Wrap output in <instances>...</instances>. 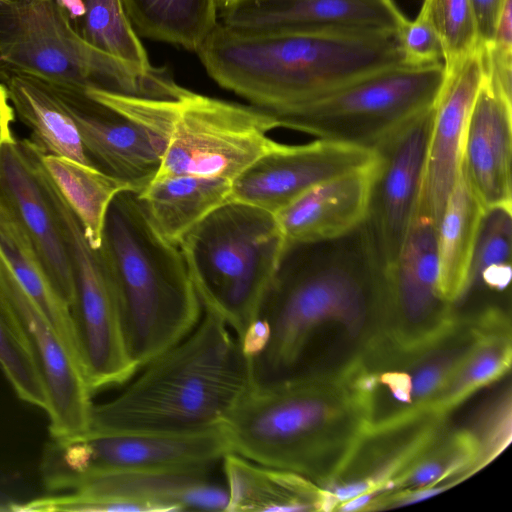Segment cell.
I'll use <instances>...</instances> for the list:
<instances>
[{
    "mask_svg": "<svg viewBox=\"0 0 512 512\" xmlns=\"http://www.w3.org/2000/svg\"><path fill=\"white\" fill-rule=\"evenodd\" d=\"M385 301L386 266L366 221L285 245L257 317L268 338L250 359L253 387L348 369L382 339Z\"/></svg>",
    "mask_w": 512,
    "mask_h": 512,
    "instance_id": "obj_1",
    "label": "cell"
},
{
    "mask_svg": "<svg viewBox=\"0 0 512 512\" xmlns=\"http://www.w3.org/2000/svg\"><path fill=\"white\" fill-rule=\"evenodd\" d=\"M93 405L90 432L191 435L218 429L253 388L250 359L228 325L204 311L196 327Z\"/></svg>",
    "mask_w": 512,
    "mask_h": 512,
    "instance_id": "obj_2",
    "label": "cell"
},
{
    "mask_svg": "<svg viewBox=\"0 0 512 512\" xmlns=\"http://www.w3.org/2000/svg\"><path fill=\"white\" fill-rule=\"evenodd\" d=\"M196 53L219 86L277 119L324 93L406 64L398 35L245 31L220 22Z\"/></svg>",
    "mask_w": 512,
    "mask_h": 512,
    "instance_id": "obj_3",
    "label": "cell"
},
{
    "mask_svg": "<svg viewBox=\"0 0 512 512\" xmlns=\"http://www.w3.org/2000/svg\"><path fill=\"white\" fill-rule=\"evenodd\" d=\"M350 367L253 387L221 426L229 451L327 482L366 429Z\"/></svg>",
    "mask_w": 512,
    "mask_h": 512,
    "instance_id": "obj_4",
    "label": "cell"
},
{
    "mask_svg": "<svg viewBox=\"0 0 512 512\" xmlns=\"http://www.w3.org/2000/svg\"><path fill=\"white\" fill-rule=\"evenodd\" d=\"M98 251L128 354L140 369L196 327L201 302L178 245L159 234L134 192L111 201Z\"/></svg>",
    "mask_w": 512,
    "mask_h": 512,
    "instance_id": "obj_5",
    "label": "cell"
},
{
    "mask_svg": "<svg viewBox=\"0 0 512 512\" xmlns=\"http://www.w3.org/2000/svg\"><path fill=\"white\" fill-rule=\"evenodd\" d=\"M88 94L135 123L160 156L155 178L198 176L233 182L281 143L272 114L186 89L174 98L131 96L100 89Z\"/></svg>",
    "mask_w": 512,
    "mask_h": 512,
    "instance_id": "obj_6",
    "label": "cell"
},
{
    "mask_svg": "<svg viewBox=\"0 0 512 512\" xmlns=\"http://www.w3.org/2000/svg\"><path fill=\"white\" fill-rule=\"evenodd\" d=\"M204 311L238 341L256 321L285 248L273 213L229 201L178 243Z\"/></svg>",
    "mask_w": 512,
    "mask_h": 512,
    "instance_id": "obj_7",
    "label": "cell"
},
{
    "mask_svg": "<svg viewBox=\"0 0 512 512\" xmlns=\"http://www.w3.org/2000/svg\"><path fill=\"white\" fill-rule=\"evenodd\" d=\"M0 62L82 90L173 98L184 89L166 67L144 70L87 43L56 0L0 2Z\"/></svg>",
    "mask_w": 512,
    "mask_h": 512,
    "instance_id": "obj_8",
    "label": "cell"
},
{
    "mask_svg": "<svg viewBox=\"0 0 512 512\" xmlns=\"http://www.w3.org/2000/svg\"><path fill=\"white\" fill-rule=\"evenodd\" d=\"M508 318L510 312L502 308L457 313L448 328L424 343L399 347L381 339L374 344L350 367L366 429L430 412L440 389L479 339Z\"/></svg>",
    "mask_w": 512,
    "mask_h": 512,
    "instance_id": "obj_9",
    "label": "cell"
},
{
    "mask_svg": "<svg viewBox=\"0 0 512 512\" xmlns=\"http://www.w3.org/2000/svg\"><path fill=\"white\" fill-rule=\"evenodd\" d=\"M443 80V64H403L324 93L278 120L281 128L374 151L406 121L433 107Z\"/></svg>",
    "mask_w": 512,
    "mask_h": 512,
    "instance_id": "obj_10",
    "label": "cell"
},
{
    "mask_svg": "<svg viewBox=\"0 0 512 512\" xmlns=\"http://www.w3.org/2000/svg\"><path fill=\"white\" fill-rule=\"evenodd\" d=\"M69 256L73 296L70 313L81 364L91 392L123 385L139 370L128 354L114 289L98 249L46 171Z\"/></svg>",
    "mask_w": 512,
    "mask_h": 512,
    "instance_id": "obj_11",
    "label": "cell"
},
{
    "mask_svg": "<svg viewBox=\"0 0 512 512\" xmlns=\"http://www.w3.org/2000/svg\"><path fill=\"white\" fill-rule=\"evenodd\" d=\"M220 428L191 435L110 434L87 431L52 438L40 471L49 490H73L87 478L125 470L220 462L229 453Z\"/></svg>",
    "mask_w": 512,
    "mask_h": 512,
    "instance_id": "obj_12",
    "label": "cell"
},
{
    "mask_svg": "<svg viewBox=\"0 0 512 512\" xmlns=\"http://www.w3.org/2000/svg\"><path fill=\"white\" fill-rule=\"evenodd\" d=\"M217 463L100 474L85 479L69 494L13 504L10 509L20 512L225 511L227 488L211 479Z\"/></svg>",
    "mask_w": 512,
    "mask_h": 512,
    "instance_id": "obj_13",
    "label": "cell"
},
{
    "mask_svg": "<svg viewBox=\"0 0 512 512\" xmlns=\"http://www.w3.org/2000/svg\"><path fill=\"white\" fill-rule=\"evenodd\" d=\"M455 317L440 288L437 223L419 201L399 254L386 268L382 340L415 346L439 335Z\"/></svg>",
    "mask_w": 512,
    "mask_h": 512,
    "instance_id": "obj_14",
    "label": "cell"
},
{
    "mask_svg": "<svg viewBox=\"0 0 512 512\" xmlns=\"http://www.w3.org/2000/svg\"><path fill=\"white\" fill-rule=\"evenodd\" d=\"M433 115V107L417 114L374 150L377 166L365 221L386 268L395 262L418 206Z\"/></svg>",
    "mask_w": 512,
    "mask_h": 512,
    "instance_id": "obj_15",
    "label": "cell"
},
{
    "mask_svg": "<svg viewBox=\"0 0 512 512\" xmlns=\"http://www.w3.org/2000/svg\"><path fill=\"white\" fill-rule=\"evenodd\" d=\"M0 209L23 230L52 286L70 306L73 281L65 239L41 151L30 139L13 138L0 149Z\"/></svg>",
    "mask_w": 512,
    "mask_h": 512,
    "instance_id": "obj_16",
    "label": "cell"
},
{
    "mask_svg": "<svg viewBox=\"0 0 512 512\" xmlns=\"http://www.w3.org/2000/svg\"><path fill=\"white\" fill-rule=\"evenodd\" d=\"M0 289L23 326L42 378L51 437L64 438L87 432L92 392L80 358L23 290L1 253Z\"/></svg>",
    "mask_w": 512,
    "mask_h": 512,
    "instance_id": "obj_17",
    "label": "cell"
},
{
    "mask_svg": "<svg viewBox=\"0 0 512 512\" xmlns=\"http://www.w3.org/2000/svg\"><path fill=\"white\" fill-rule=\"evenodd\" d=\"M221 19L237 30L344 36L399 35L408 21L393 0H242Z\"/></svg>",
    "mask_w": 512,
    "mask_h": 512,
    "instance_id": "obj_18",
    "label": "cell"
},
{
    "mask_svg": "<svg viewBox=\"0 0 512 512\" xmlns=\"http://www.w3.org/2000/svg\"><path fill=\"white\" fill-rule=\"evenodd\" d=\"M376 158L375 151L321 139L302 145L281 143L232 182L230 201L274 214L316 184Z\"/></svg>",
    "mask_w": 512,
    "mask_h": 512,
    "instance_id": "obj_19",
    "label": "cell"
},
{
    "mask_svg": "<svg viewBox=\"0 0 512 512\" xmlns=\"http://www.w3.org/2000/svg\"><path fill=\"white\" fill-rule=\"evenodd\" d=\"M448 416L430 411L393 425L365 429L339 470L321 485L323 511H335L341 503L365 494L372 502L433 439Z\"/></svg>",
    "mask_w": 512,
    "mask_h": 512,
    "instance_id": "obj_20",
    "label": "cell"
},
{
    "mask_svg": "<svg viewBox=\"0 0 512 512\" xmlns=\"http://www.w3.org/2000/svg\"><path fill=\"white\" fill-rule=\"evenodd\" d=\"M484 76L482 47L478 46L452 66L434 103L420 202L437 225L457 179L468 119Z\"/></svg>",
    "mask_w": 512,
    "mask_h": 512,
    "instance_id": "obj_21",
    "label": "cell"
},
{
    "mask_svg": "<svg viewBox=\"0 0 512 512\" xmlns=\"http://www.w3.org/2000/svg\"><path fill=\"white\" fill-rule=\"evenodd\" d=\"M49 84L74 119L94 166L128 183L136 194L142 191L160 167V156L145 133L85 90Z\"/></svg>",
    "mask_w": 512,
    "mask_h": 512,
    "instance_id": "obj_22",
    "label": "cell"
},
{
    "mask_svg": "<svg viewBox=\"0 0 512 512\" xmlns=\"http://www.w3.org/2000/svg\"><path fill=\"white\" fill-rule=\"evenodd\" d=\"M512 101L485 75L472 107L460 167L486 210L512 204Z\"/></svg>",
    "mask_w": 512,
    "mask_h": 512,
    "instance_id": "obj_23",
    "label": "cell"
},
{
    "mask_svg": "<svg viewBox=\"0 0 512 512\" xmlns=\"http://www.w3.org/2000/svg\"><path fill=\"white\" fill-rule=\"evenodd\" d=\"M376 166L377 158L318 183L274 213L285 245L337 238L363 223Z\"/></svg>",
    "mask_w": 512,
    "mask_h": 512,
    "instance_id": "obj_24",
    "label": "cell"
},
{
    "mask_svg": "<svg viewBox=\"0 0 512 512\" xmlns=\"http://www.w3.org/2000/svg\"><path fill=\"white\" fill-rule=\"evenodd\" d=\"M0 82L14 112L30 129V140L43 154L67 157L96 168L74 119L48 82L5 64L0 65Z\"/></svg>",
    "mask_w": 512,
    "mask_h": 512,
    "instance_id": "obj_25",
    "label": "cell"
},
{
    "mask_svg": "<svg viewBox=\"0 0 512 512\" xmlns=\"http://www.w3.org/2000/svg\"><path fill=\"white\" fill-rule=\"evenodd\" d=\"M512 207L484 211L455 313L509 309L511 295Z\"/></svg>",
    "mask_w": 512,
    "mask_h": 512,
    "instance_id": "obj_26",
    "label": "cell"
},
{
    "mask_svg": "<svg viewBox=\"0 0 512 512\" xmlns=\"http://www.w3.org/2000/svg\"><path fill=\"white\" fill-rule=\"evenodd\" d=\"M227 484L225 511H323V489L295 472L229 452L221 460Z\"/></svg>",
    "mask_w": 512,
    "mask_h": 512,
    "instance_id": "obj_27",
    "label": "cell"
},
{
    "mask_svg": "<svg viewBox=\"0 0 512 512\" xmlns=\"http://www.w3.org/2000/svg\"><path fill=\"white\" fill-rule=\"evenodd\" d=\"M232 182L220 178L172 176L153 179L137 193L159 234L178 245L203 219L230 201Z\"/></svg>",
    "mask_w": 512,
    "mask_h": 512,
    "instance_id": "obj_28",
    "label": "cell"
},
{
    "mask_svg": "<svg viewBox=\"0 0 512 512\" xmlns=\"http://www.w3.org/2000/svg\"><path fill=\"white\" fill-rule=\"evenodd\" d=\"M484 211L460 167L437 225L440 288L453 309L465 280Z\"/></svg>",
    "mask_w": 512,
    "mask_h": 512,
    "instance_id": "obj_29",
    "label": "cell"
},
{
    "mask_svg": "<svg viewBox=\"0 0 512 512\" xmlns=\"http://www.w3.org/2000/svg\"><path fill=\"white\" fill-rule=\"evenodd\" d=\"M140 37L197 51L218 25L217 0H122Z\"/></svg>",
    "mask_w": 512,
    "mask_h": 512,
    "instance_id": "obj_30",
    "label": "cell"
},
{
    "mask_svg": "<svg viewBox=\"0 0 512 512\" xmlns=\"http://www.w3.org/2000/svg\"><path fill=\"white\" fill-rule=\"evenodd\" d=\"M479 456V443L472 431L468 427L451 428L447 422L379 495L440 485L452 487L479 471Z\"/></svg>",
    "mask_w": 512,
    "mask_h": 512,
    "instance_id": "obj_31",
    "label": "cell"
},
{
    "mask_svg": "<svg viewBox=\"0 0 512 512\" xmlns=\"http://www.w3.org/2000/svg\"><path fill=\"white\" fill-rule=\"evenodd\" d=\"M41 160L80 219L89 244L98 249L111 201L121 192L134 190L128 183L108 173L67 157L41 152Z\"/></svg>",
    "mask_w": 512,
    "mask_h": 512,
    "instance_id": "obj_32",
    "label": "cell"
},
{
    "mask_svg": "<svg viewBox=\"0 0 512 512\" xmlns=\"http://www.w3.org/2000/svg\"><path fill=\"white\" fill-rule=\"evenodd\" d=\"M0 253L23 290L66 344L79 356L69 306L52 286L23 230L2 209Z\"/></svg>",
    "mask_w": 512,
    "mask_h": 512,
    "instance_id": "obj_33",
    "label": "cell"
},
{
    "mask_svg": "<svg viewBox=\"0 0 512 512\" xmlns=\"http://www.w3.org/2000/svg\"><path fill=\"white\" fill-rule=\"evenodd\" d=\"M510 318L492 326L454 370L435 397L431 411L450 414L478 390L499 381L511 368Z\"/></svg>",
    "mask_w": 512,
    "mask_h": 512,
    "instance_id": "obj_34",
    "label": "cell"
},
{
    "mask_svg": "<svg viewBox=\"0 0 512 512\" xmlns=\"http://www.w3.org/2000/svg\"><path fill=\"white\" fill-rule=\"evenodd\" d=\"M84 14L75 31L90 45L138 68L150 70L148 54L122 0H81Z\"/></svg>",
    "mask_w": 512,
    "mask_h": 512,
    "instance_id": "obj_35",
    "label": "cell"
},
{
    "mask_svg": "<svg viewBox=\"0 0 512 512\" xmlns=\"http://www.w3.org/2000/svg\"><path fill=\"white\" fill-rule=\"evenodd\" d=\"M0 366L20 399L46 411V390L26 333L1 289Z\"/></svg>",
    "mask_w": 512,
    "mask_h": 512,
    "instance_id": "obj_36",
    "label": "cell"
},
{
    "mask_svg": "<svg viewBox=\"0 0 512 512\" xmlns=\"http://www.w3.org/2000/svg\"><path fill=\"white\" fill-rule=\"evenodd\" d=\"M442 41L444 68H448L479 46L470 0H423Z\"/></svg>",
    "mask_w": 512,
    "mask_h": 512,
    "instance_id": "obj_37",
    "label": "cell"
},
{
    "mask_svg": "<svg viewBox=\"0 0 512 512\" xmlns=\"http://www.w3.org/2000/svg\"><path fill=\"white\" fill-rule=\"evenodd\" d=\"M510 385L479 413L475 424L468 427L476 437L480 456L478 470L494 460L511 442Z\"/></svg>",
    "mask_w": 512,
    "mask_h": 512,
    "instance_id": "obj_38",
    "label": "cell"
},
{
    "mask_svg": "<svg viewBox=\"0 0 512 512\" xmlns=\"http://www.w3.org/2000/svg\"><path fill=\"white\" fill-rule=\"evenodd\" d=\"M398 37L406 64L412 66L443 64L442 41L423 6L414 20H408L405 23Z\"/></svg>",
    "mask_w": 512,
    "mask_h": 512,
    "instance_id": "obj_39",
    "label": "cell"
},
{
    "mask_svg": "<svg viewBox=\"0 0 512 512\" xmlns=\"http://www.w3.org/2000/svg\"><path fill=\"white\" fill-rule=\"evenodd\" d=\"M503 2L504 0H470L480 47L492 42Z\"/></svg>",
    "mask_w": 512,
    "mask_h": 512,
    "instance_id": "obj_40",
    "label": "cell"
},
{
    "mask_svg": "<svg viewBox=\"0 0 512 512\" xmlns=\"http://www.w3.org/2000/svg\"><path fill=\"white\" fill-rule=\"evenodd\" d=\"M488 45L501 51L512 52V0H504L493 40Z\"/></svg>",
    "mask_w": 512,
    "mask_h": 512,
    "instance_id": "obj_41",
    "label": "cell"
},
{
    "mask_svg": "<svg viewBox=\"0 0 512 512\" xmlns=\"http://www.w3.org/2000/svg\"><path fill=\"white\" fill-rule=\"evenodd\" d=\"M14 118V109L5 87L0 82V149L6 142L14 138L11 131Z\"/></svg>",
    "mask_w": 512,
    "mask_h": 512,
    "instance_id": "obj_42",
    "label": "cell"
},
{
    "mask_svg": "<svg viewBox=\"0 0 512 512\" xmlns=\"http://www.w3.org/2000/svg\"><path fill=\"white\" fill-rule=\"evenodd\" d=\"M240 1H242V0H217L220 10L227 9V8L239 3Z\"/></svg>",
    "mask_w": 512,
    "mask_h": 512,
    "instance_id": "obj_43",
    "label": "cell"
},
{
    "mask_svg": "<svg viewBox=\"0 0 512 512\" xmlns=\"http://www.w3.org/2000/svg\"><path fill=\"white\" fill-rule=\"evenodd\" d=\"M7 510H10V508L9 507H2V506H0V511H7Z\"/></svg>",
    "mask_w": 512,
    "mask_h": 512,
    "instance_id": "obj_44",
    "label": "cell"
},
{
    "mask_svg": "<svg viewBox=\"0 0 512 512\" xmlns=\"http://www.w3.org/2000/svg\"><path fill=\"white\" fill-rule=\"evenodd\" d=\"M3 1H9V0H0V2H3Z\"/></svg>",
    "mask_w": 512,
    "mask_h": 512,
    "instance_id": "obj_45",
    "label": "cell"
}]
</instances>
